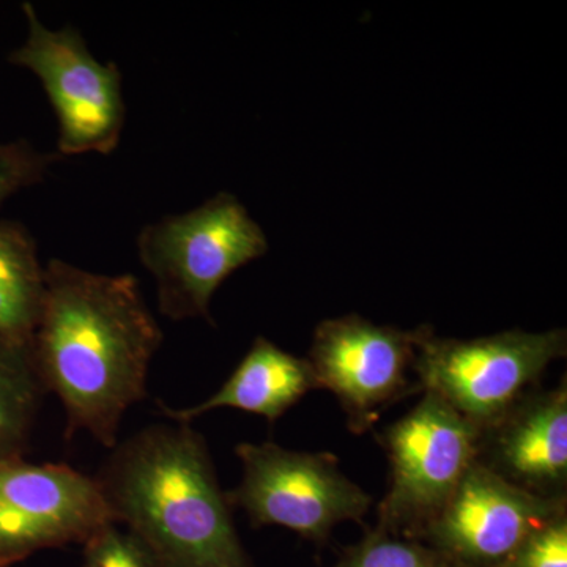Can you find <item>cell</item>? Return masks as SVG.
Segmentation results:
<instances>
[{"instance_id":"cell-9","label":"cell","mask_w":567,"mask_h":567,"mask_svg":"<svg viewBox=\"0 0 567 567\" xmlns=\"http://www.w3.org/2000/svg\"><path fill=\"white\" fill-rule=\"evenodd\" d=\"M421 331L423 324L404 331L357 315L317 324L308 361L319 388L338 399L354 435L365 434L394 402L421 393L409 375Z\"/></svg>"},{"instance_id":"cell-1","label":"cell","mask_w":567,"mask_h":567,"mask_svg":"<svg viewBox=\"0 0 567 567\" xmlns=\"http://www.w3.org/2000/svg\"><path fill=\"white\" fill-rule=\"evenodd\" d=\"M163 331L133 275H103L61 259L44 265L31 339L47 393L65 410L66 436L87 432L112 450L125 413L147 395Z\"/></svg>"},{"instance_id":"cell-3","label":"cell","mask_w":567,"mask_h":567,"mask_svg":"<svg viewBox=\"0 0 567 567\" xmlns=\"http://www.w3.org/2000/svg\"><path fill=\"white\" fill-rule=\"evenodd\" d=\"M136 248L156 284L159 312L183 322L210 320L213 295L238 268L265 256L268 240L234 194L218 193L142 227Z\"/></svg>"},{"instance_id":"cell-2","label":"cell","mask_w":567,"mask_h":567,"mask_svg":"<svg viewBox=\"0 0 567 567\" xmlns=\"http://www.w3.org/2000/svg\"><path fill=\"white\" fill-rule=\"evenodd\" d=\"M173 423L118 442L95 476L115 524L155 567H252L204 436Z\"/></svg>"},{"instance_id":"cell-18","label":"cell","mask_w":567,"mask_h":567,"mask_svg":"<svg viewBox=\"0 0 567 567\" xmlns=\"http://www.w3.org/2000/svg\"><path fill=\"white\" fill-rule=\"evenodd\" d=\"M82 567H155L145 548L132 533L118 525L104 528L84 546Z\"/></svg>"},{"instance_id":"cell-17","label":"cell","mask_w":567,"mask_h":567,"mask_svg":"<svg viewBox=\"0 0 567 567\" xmlns=\"http://www.w3.org/2000/svg\"><path fill=\"white\" fill-rule=\"evenodd\" d=\"M505 567H567V513L533 532Z\"/></svg>"},{"instance_id":"cell-4","label":"cell","mask_w":567,"mask_h":567,"mask_svg":"<svg viewBox=\"0 0 567 567\" xmlns=\"http://www.w3.org/2000/svg\"><path fill=\"white\" fill-rule=\"evenodd\" d=\"M566 330H509L476 339L439 338L423 324L413 372L421 393L435 394L480 431L496 423L548 365L565 358Z\"/></svg>"},{"instance_id":"cell-14","label":"cell","mask_w":567,"mask_h":567,"mask_svg":"<svg viewBox=\"0 0 567 567\" xmlns=\"http://www.w3.org/2000/svg\"><path fill=\"white\" fill-rule=\"evenodd\" d=\"M44 394L31 346L0 334V461L24 457Z\"/></svg>"},{"instance_id":"cell-16","label":"cell","mask_w":567,"mask_h":567,"mask_svg":"<svg viewBox=\"0 0 567 567\" xmlns=\"http://www.w3.org/2000/svg\"><path fill=\"white\" fill-rule=\"evenodd\" d=\"M58 158V153L40 152L28 141L0 144V204L43 182Z\"/></svg>"},{"instance_id":"cell-12","label":"cell","mask_w":567,"mask_h":567,"mask_svg":"<svg viewBox=\"0 0 567 567\" xmlns=\"http://www.w3.org/2000/svg\"><path fill=\"white\" fill-rule=\"evenodd\" d=\"M315 390H319V382L308 358L295 357L259 336L233 375L210 398L189 409L159 406L163 415L175 423L192 424L213 410L234 409L264 416L274 424Z\"/></svg>"},{"instance_id":"cell-13","label":"cell","mask_w":567,"mask_h":567,"mask_svg":"<svg viewBox=\"0 0 567 567\" xmlns=\"http://www.w3.org/2000/svg\"><path fill=\"white\" fill-rule=\"evenodd\" d=\"M44 298V265L28 227L0 221V334L31 346Z\"/></svg>"},{"instance_id":"cell-5","label":"cell","mask_w":567,"mask_h":567,"mask_svg":"<svg viewBox=\"0 0 567 567\" xmlns=\"http://www.w3.org/2000/svg\"><path fill=\"white\" fill-rule=\"evenodd\" d=\"M480 435L475 424L431 393L383 429L379 442L390 480L375 528L420 540L475 464Z\"/></svg>"},{"instance_id":"cell-7","label":"cell","mask_w":567,"mask_h":567,"mask_svg":"<svg viewBox=\"0 0 567 567\" xmlns=\"http://www.w3.org/2000/svg\"><path fill=\"white\" fill-rule=\"evenodd\" d=\"M28 37L9 61L35 74L59 123L58 155H110L118 147L126 104L117 63L92 54L78 29H51L22 3Z\"/></svg>"},{"instance_id":"cell-15","label":"cell","mask_w":567,"mask_h":567,"mask_svg":"<svg viewBox=\"0 0 567 567\" xmlns=\"http://www.w3.org/2000/svg\"><path fill=\"white\" fill-rule=\"evenodd\" d=\"M334 567H456L423 540L371 529Z\"/></svg>"},{"instance_id":"cell-11","label":"cell","mask_w":567,"mask_h":567,"mask_svg":"<svg viewBox=\"0 0 567 567\" xmlns=\"http://www.w3.org/2000/svg\"><path fill=\"white\" fill-rule=\"evenodd\" d=\"M496 476L540 498L567 499V383L528 391L483 429L477 458Z\"/></svg>"},{"instance_id":"cell-10","label":"cell","mask_w":567,"mask_h":567,"mask_svg":"<svg viewBox=\"0 0 567 567\" xmlns=\"http://www.w3.org/2000/svg\"><path fill=\"white\" fill-rule=\"evenodd\" d=\"M563 513L567 499L528 494L475 462L420 540L456 567H505L533 532Z\"/></svg>"},{"instance_id":"cell-6","label":"cell","mask_w":567,"mask_h":567,"mask_svg":"<svg viewBox=\"0 0 567 567\" xmlns=\"http://www.w3.org/2000/svg\"><path fill=\"white\" fill-rule=\"evenodd\" d=\"M244 476L227 492L252 527H281L322 544L342 522L364 524L372 496L339 468L328 453H305L274 442L235 447Z\"/></svg>"},{"instance_id":"cell-8","label":"cell","mask_w":567,"mask_h":567,"mask_svg":"<svg viewBox=\"0 0 567 567\" xmlns=\"http://www.w3.org/2000/svg\"><path fill=\"white\" fill-rule=\"evenodd\" d=\"M115 524L95 476L66 464L0 461V567L81 544Z\"/></svg>"}]
</instances>
